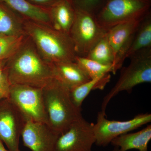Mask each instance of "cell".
<instances>
[{
	"mask_svg": "<svg viewBox=\"0 0 151 151\" xmlns=\"http://www.w3.org/2000/svg\"><path fill=\"white\" fill-rule=\"evenodd\" d=\"M5 67L12 85L42 89L55 79L52 64L41 56L27 36L16 52L5 60Z\"/></svg>",
	"mask_w": 151,
	"mask_h": 151,
	"instance_id": "cell-1",
	"label": "cell"
},
{
	"mask_svg": "<svg viewBox=\"0 0 151 151\" xmlns=\"http://www.w3.org/2000/svg\"><path fill=\"white\" fill-rule=\"evenodd\" d=\"M24 29L39 53L47 62L75 61L77 56L68 35L57 30L50 25L25 19Z\"/></svg>",
	"mask_w": 151,
	"mask_h": 151,
	"instance_id": "cell-2",
	"label": "cell"
},
{
	"mask_svg": "<svg viewBox=\"0 0 151 151\" xmlns=\"http://www.w3.org/2000/svg\"><path fill=\"white\" fill-rule=\"evenodd\" d=\"M42 91L48 125L58 134L82 117L81 109L72 102L70 89L58 80L55 78Z\"/></svg>",
	"mask_w": 151,
	"mask_h": 151,
	"instance_id": "cell-3",
	"label": "cell"
},
{
	"mask_svg": "<svg viewBox=\"0 0 151 151\" xmlns=\"http://www.w3.org/2000/svg\"><path fill=\"white\" fill-rule=\"evenodd\" d=\"M130 58V64L122 68L117 83L103 99L101 111L105 112L108 103L119 92L129 93L139 84L151 83V48L141 50Z\"/></svg>",
	"mask_w": 151,
	"mask_h": 151,
	"instance_id": "cell-4",
	"label": "cell"
},
{
	"mask_svg": "<svg viewBox=\"0 0 151 151\" xmlns=\"http://www.w3.org/2000/svg\"><path fill=\"white\" fill-rule=\"evenodd\" d=\"M151 0H105L95 17L108 30L116 25L142 18L151 12Z\"/></svg>",
	"mask_w": 151,
	"mask_h": 151,
	"instance_id": "cell-5",
	"label": "cell"
},
{
	"mask_svg": "<svg viewBox=\"0 0 151 151\" xmlns=\"http://www.w3.org/2000/svg\"><path fill=\"white\" fill-rule=\"evenodd\" d=\"M75 20L69 36L77 56H87L108 30L98 23L95 15L76 9Z\"/></svg>",
	"mask_w": 151,
	"mask_h": 151,
	"instance_id": "cell-6",
	"label": "cell"
},
{
	"mask_svg": "<svg viewBox=\"0 0 151 151\" xmlns=\"http://www.w3.org/2000/svg\"><path fill=\"white\" fill-rule=\"evenodd\" d=\"M9 98L27 121L48 124L42 88L24 84H13Z\"/></svg>",
	"mask_w": 151,
	"mask_h": 151,
	"instance_id": "cell-7",
	"label": "cell"
},
{
	"mask_svg": "<svg viewBox=\"0 0 151 151\" xmlns=\"http://www.w3.org/2000/svg\"><path fill=\"white\" fill-rule=\"evenodd\" d=\"M105 116V112L100 111L97 115V123L94 124L95 144L100 147L107 146L117 137L151 122V114L148 113L138 114L133 119L125 121L109 120Z\"/></svg>",
	"mask_w": 151,
	"mask_h": 151,
	"instance_id": "cell-8",
	"label": "cell"
},
{
	"mask_svg": "<svg viewBox=\"0 0 151 151\" xmlns=\"http://www.w3.org/2000/svg\"><path fill=\"white\" fill-rule=\"evenodd\" d=\"M26 119L9 98L0 101V139L9 151H21L19 143Z\"/></svg>",
	"mask_w": 151,
	"mask_h": 151,
	"instance_id": "cell-9",
	"label": "cell"
},
{
	"mask_svg": "<svg viewBox=\"0 0 151 151\" xmlns=\"http://www.w3.org/2000/svg\"><path fill=\"white\" fill-rule=\"evenodd\" d=\"M95 142L94 124L82 117L60 135L55 151H92Z\"/></svg>",
	"mask_w": 151,
	"mask_h": 151,
	"instance_id": "cell-10",
	"label": "cell"
},
{
	"mask_svg": "<svg viewBox=\"0 0 151 151\" xmlns=\"http://www.w3.org/2000/svg\"><path fill=\"white\" fill-rule=\"evenodd\" d=\"M60 134L45 123L27 121L22 134L24 145L32 151H55Z\"/></svg>",
	"mask_w": 151,
	"mask_h": 151,
	"instance_id": "cell-11",
	"label": "cell"
},
{
	"mask_svg": "<svg viewBox=\"0 0 151 151\" xmlns=\"http://www.w3.org/2000/svg\"><path fill=\"white\" fill-rule=\"evenodd\" d=\"M48 10L51 26L69 35L76 17L73 4L69 0H59Z\"/></svg>",
	"mask_w": 151,
	"mask_h": 151,
	"instance_id": "cell-12",
	"label": "cell"
},
{
	"mask_svg": "<svg viewBox=\"0 0 151 151\" xmlns=\"http://www.w3.org/2000/svg\"><path fill=\"white\" fill-rule=\"evenodd\" d=\"M52 64L55 78L70 89L91 80L75 61Z\"/></svg>",
	"mask_w": 151,
	"mask_h": 151,
	"instance_id": "cell-13",
	"label": "cell"
},
{
	"mask_svg": "<svg viewBox=\"0 0 151 151\" xmlns=\"http://www.w3.org/2000/svg\"><path fill=\"white\" fill-rule=\"evenodd\" d=\"M151 139V125H148L139 132L127 133L117 137L111 141L114 147L120 151L137 150L138 151H148V146Z\"/></svg>",
	"mask_w": 151,
	"mask_h": 151,
	"instance_id": "cell-14",
	"label": "cell"
},
{
	"mask_svg": "<svg viewBox=\"0 0 151 151\" xmlns=\"http://www.w3.org/2000/svg\"><path fill=\"white\" fill-rule=\"evenodd\" d=\"M24 18L0 1V33L8 35H26L24 29Z\"/></svg>",
	"mask_w": 151,
	"mask_h": 151,
	"instance_id": "cell-15",
	"label": "cell"
},
{
	"mask_svg": "<svg viewBox=\"0 0 151 151\" xmlns=\"http://www.w3.org/2000/svg\"><path fill=\"white\" fill-rule=\"evenodd\" d=\"M144 17L116 25L108 30L107 37L115 57L120 47L134 34Z\"/></svg>",
	"mask_w": 151,
	"mask_h": 151,
	"instance_id": "cell-16",
	"label": "cell"
},
{
	"mask_svg": "<svg viewBox=\"0 0 151 151\" xmlns=\"http://www.w3.org/2000/svg\"><path fill=\"white\" fill-rule=\"evenodd\" d=\"M27 19L50 25L48 10L31 4L26 0H0Z\"/></svg>",
	"mask_w": 151,
	"mask_h": 151,
	"instance_id": "cell-17",
	"label": "cell"
},
{
	"mask_svg": "<svg viewBox=\"0 0 151 151\" xmlns=\"http://www.w3.org/2000/svg\"><path fill=\"white\" fill-rule=\"evenodd\" d=\"M151 48V14L149 12L141 21L136 32L127 58H130L136 53Z\"/></svg>",
	"mask_w": 151,
	"mask_h": 151,
	"instance_id": "cell-18",
	"label": "cell"
},
{
	"mask_svg": "<svg viewBox=\"0 0 151 151\" xmlns=\"http://www.w3.org/2000/svg\"><path fill=\"white\" fill-rule=\"evenodd\" d=\"M111 75H107L94 79L70 89V96L73 104L77 108L81 109V105L90 92L95 89L103 90L106 84L110 82Z\"/></svg>",
	"mask_w": 151,
	"mask_h": 151,
	"instance_id": "cell-19",
	"label": "cell"
},
{
	"mask_svg": "<svg viewBox=\"0 0 151 151\" xmlns=\"http://www.w3.org/2000/svg\"><path fill=\"white\" fill-rule=\"evenodd\" d=\"M86 57L101 64L113 65L115 55L108 41L107 32L92 47Z\"/></svg>",
	"mask_w": 151,
	"mask_h": 151,
	"instance_id": "cell-20",
	"label": "cell"
},
{
	"mask_svg": "<svg viewBox=\"0 0 151 151\" xmlns=\"http://www.w3.org/2000/svg\"><path fill=\"white\" fill-rule=\"evenodd\" d=\"M75 62L90 79L103 77L110 73L115 74L113 65L101 64L85 57L76 56Z\"/></svg>",
	"mask_w": 151,
	"mask_h": 151,
	"instance_id": "cell-21",
	"label": "cell"
},
{
	"mask_svg": "<svg viewBox=\"0 0 151 151\" xmlns=\"http://www.w3.org/2000/svg\"><path fill=\"white\" fill-rule=\"evenodd\" d=\"M27 37L0 33V60H7L12 56L22 46Z\"/></svg>",
	"mask_w": 151,
	"mask_h": 151,
	"instance_id": "cell-22",
	"label": "cell"
},
{
	"mask_svg": "<svg viewBox=\"0 0 151 151\" xmlns=\"http://www.w3.org/2000/svg\"><path fill=\"white\" fill-rule=\"evenodd\" d=\"M76 9L82 10L96 15L105 0H69Z\"/></svg>",
	"mask_w": 151,
	"mask_h": 151,
	"instance_id": "cell-23",
	"label": "cell"
},
{
	"mask_svg": "<svg viewBox=\"0 0 151 151\" xmlns=\"http://www.w3.org/2000/svg\"><path fill=\"white\" fill-rule=\"evenodd\" d=\"M5 60H0V101L9 98L12 84L5 67Z\"/></svg>",
	"mask_w": 151,
	"mask_h": 151,
	"instance_id": "cell-24",
	"label": "cell"
},
{
	"mask_svg": "<svg viewBox=\"0 0 151 151\" xmlns=\"http://www.w3.org/2000/svg\"><path fill=\"white\" fill-rule=\"evenodd\" d=\"M32 5L48 9L59 0H26Z\"/></svg>",
	"mask_w": 151,
	"mask_h": 151,
	"instance_id": "cell-25",
	"label": "cell"
},
{
	"mask_svg": "<svg viewBox=\"0 0 151 151\" xmlns=\"http://www.w3.org/2000/svg\"><path fill=\"white\" fill-rule=\"evenodd\" d=\"M0 151H9L5 148L3 142L0 139Z\"/></svg>",
	"mask_w": 151,
	"mask_h": 151,
	"instance_id": "cell-26",
	"label": "cell"
},
{
	"mask_svg": "<svg viewBox=\"0 0 151 151\" xmlns=\"http://www.w3.org/2000/svg\"><path fill=\"white\" fill-rule=\"evenodd\" d=\"M112 151H120L119 148L118 147H115L114 149Z\"/></svg>",
	"mask_w": 151,
	"mask_h": 151,
	"instance_id": "cell-27",
	"label": "cell"
},
{
	"mask_svg": "<svg viewBox=\"0 0 151 151\" xmlns=\"http://www.w3.org/2000/svg\"></svg>",
	"mask_w": 151,
	"mask_h": 151,
	"instance_id": "cell-28",
	"label": "cell"
}]
</instances>
